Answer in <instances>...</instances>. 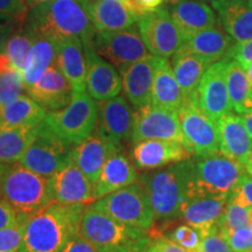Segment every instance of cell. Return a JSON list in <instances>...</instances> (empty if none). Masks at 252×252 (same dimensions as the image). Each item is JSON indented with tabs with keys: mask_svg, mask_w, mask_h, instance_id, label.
Listing matches in <instances>:
<instances>
[{
	"mask_svg": "<svg viewBox=\"0 0 252 252\" xmlns=\"http://www.w3.org/2000/svg\"><path fill=\"white\" fill-rule=\"evenodd\" d=\"M89 0H49L26 15V26L34 35L54 42L78 37L84 45L93 42L94 30L88 9Z\"/></svg>",
	"mask_w": 252,
	"mask_h": 252,
	"instance_id": "obj_1",
	"label": "cell"
},
{
	"mask_svg": "<svg viewBox=\"0 0 252 252\" xmlns=\"http://www.w3.org/2000/svg\"><path fill=\"white\" fill-rule=\"evenodd\" d=\"M87 207L52 202L37 213L27 215L19 252H62L69 239L78 232Z\"/></svg>",
	"mask_w": 252,
	"mask_h": 252,
	"instance_id": "obj_2",
	"label": "cell"
},
{
	"mask_svg": "<svg viewBox=\"0 0 252 252\" xmlns=\"http://www.w3.org/2000/svg\"><path fill=\"white\" fill-rule=\"evenodd\" d=\"M0 198L26 215L54 202L50 179L19 162L0 163Z\"/></svg>",
	"mask_w": 252,
	"mask_h": 252,
	"instance_id": "obj_3",
	"label": "cell"
},
{
	"mask_svg": "<svg viewBox=\"0 0 252 252\" xmlns=\"http://www.w3.org/2000/svg\"><path fill=\"white\" fill-rule=\"evenodd\" d=\"M188 194L229 198L247 173L243 163L222 153L188 159Z\"/></svg>",
	"mask_w": 252,
	"mask_h": 252,
	"instance_id": "obj_4",
	"label": "cell"
},
{
	"mask_svg": "<svg viewBox=\"0 0 252 252\" xmlns=\"http://www.w3.org/2000/svg\"><path fill=\"white\" fill-rule=\"evenodd\" d=\"M189 180L188 160L139 178L150 195L154 219L168 225L181 217Z\"/></svg>",
	"mask_w": 252,
	"mask_h": 252,
	"instance_id": "obj_5",
	"label": "cell"
},
{
	"mask_svg": "<svg viewBox=\"0 0 252 252\" xmlns=\"http://www.w3.org/2000/svg\"><path fill=\"white\" fill-rule=\"evenodd\" d=\"M98 105L86 91H74L70 103L56 111H47L43 124L71 145L81 144L96 130Z\"/></svg>",
	"mask_w": 252,
	"mask_h": 252,
	"instance_id": "obj_6",
	"label": "cell"
},
{
	"mask_svg": "<svg viewBox=\"0 0 252 252\" xmlns=\"http://www.w3.org/2000/svg\"><path fill=\"white\" fill-rule=\"evenodd\" d=\"M126 225L149 232L154 225L150 195L140 181L110 193L90 204Z\"/></svg>",
	"mask_w": 252,
	"mask_h": 252,
	"instance_id": "obj_7",
	"label": "cell"
},
{
	"mask_svg": "<svg viewBox=\"0 0 252 252\" xmlns=\"http://www.w3.org/2000/svg\"><path fill=\"white\" fill-rule=\"evenodd\" d=\"M78 234L100 252H106L145 237L149 232L126 225L89 204L82 214Z\"/></svg>",
	"mask_w": 252,
	"mask_h": 252,
	"instance_id": "obj_8",
	"label": "cell"
},
{
	"mask_svg": "<svg viewBox=\"0 0 252 252\" xmlns=\"http://www.w3.org/2000/svg\"><path fill=\"white\" fill-rule=\"evenodd\" d=\"M137 27L151 54L172 58L185 45V37L168 9L159 7L140 14Z\"/></svg>",
	"mask_w": 252,
	"mask_h": 252,
	"instance_id": "obj_9",
	"label": "cell"
},
{
	"mask_svg": "<svg viewBox=\"0 0 252 252\" xmlns=\"http://www.w3.org/2000/svg\"><path fill=\"white\" fill-rule=\"evenodd\" d=\"M74 147L46 127L43 122L33 143L19 163L50 179L71 159Z\"/></svg>",
	"mask_w": 252,
	"mask_h": 252,
	"instance_id": "obj_10",
	"label": "cell"
},
{
	"mask_svg": "<svg viewBox=\"0 0 252 252\" xmlns=\"http://www.w3.org/2000/svg\"><path fill=\"white\" fill-rule=\"evenodd\" d=\"M178 115L186 147L194 156L204 157L220 153L216 124L200 109L195 94L186 98Z\"/></svg>",
	"mask_w": 252,
	"mask_h": 252,
	"instance_id": "obj_11",
	"label": "cell"
},
{
	"mask_svg": "<svg viewBox=\"0 0 252 252\" xmlns=\"http://www.w3.org/2000/svg\"><path fill=\"white\" fill-rule=\"evenodd\" d=\"M93 42L96 52L119 71L151 54L135 26L116 32H96Z\"/></svg>",
	"mask_w": 252,
	"mask_h": 252,
	"instance_id": "obj_12",
	"label": "cell"
},
{
	"mask_svg": "<svg viewBox=\"0 0 252 252\" xmlns=\"http://www.w3.org/2000/svg\"><path fill=\"white\" fill-rule=\"evenodd\" d=\"M132 141L159 139L172 140L186 146L178 111L162 109L152 104L138 109L134 113Z\"/></svg>",
	"mask_w": 252,
	"mask_h": 252,
	"instance_id": "obj_13",
	"label": "cell"
},
{
	"mask_svg": "<svg viewBox=\"0 0 252 252\" xmlns=\"http://www.w3.org/2000/svg\"><path fill=\"white\" fill-rule=\"evenodd\" d=\"M229 60L226 58L210 64L195 94L200 109L215 124L223 116L231 113L232 110L226 82V65Z\"/></svg>",
	"mask_w": 252,
	"mask_h": 252,
	"instance_id": "obj_14",
	"label": "cell"
},
{
	"mask_svg": "<svg viewBox=\"0 0 252 252\" xmlns=\"http://www.w3.org/2000/svg\"><path fill=\"white\" fill-rule=\"evenodd\" d=\"M87 59V93L94 100L111 99L123 90L122 76L112 63L96 52L94 42L84 45Z\"/></svg>",
	"mask_w": 252,
	"mask_h": 252,
	"instance_id": "obj_15",
	"label": "cell"
},
{
	"mask_svg": "<svg viewBox=\"0 0 252 252\" xmlns=\"http://www.w3.org/2000/svg\"><path fill=\"white\" fill-rule=\"evenodd\" d=\"M54 202L61 204H83L94 202V184L70 159L50 178Z\"/></svg>",
	"mask_w": 252,
	"mask_h": 252,
	"instance_id": "obj_16",
	"label": "cell"
},
{
	"mask_svg": "<svg viewBox=\"0 0 252 252\" xmlns=\"http://www.w3.org/2000/svg\"><path fill=\"white\" fill-rule=\"evenodd\" d=\"M96 131L121 146L123 140L132 138L134 123L133 110L125 97L116 96L98 104Z\"/></svg>",
	"mask_w": 252,
	"mask_h": 252,
	"instance_id": "obj_17",
	"label": "cell"
},
{
	"mask_svg": "<svg viewBox=\"0 0 252 252\" xmlns=\"http://www.w3.org/2000/svg\"><path fill=\"white\" fill-rule=\"evenodd\" d=\"M194 154L185 145L172 140L147 139L134 143L132 150L134 166L140 169H157L190 159Z\"/></svg>",
	"mask_w": 252,
	"mask_h": 252,
	"instance_id": "obj_18",
	"label": "cell"
},
{
	"mask_svg": "<svg viewBox=\"0 0 252 252\" xmlns=\"http://www.w3.org/2000/svg\"><path fill=\"white\" fill-rule=\"evenodd\" d=\"M26 90L28 96L47 111H56L67 106L74 94L71 84L55 64L47 69L45 74Z\"/></svg>",
	"mask_w": 252,
	"mask_h": 252,
	"instance_id": "obj_19",
	"label": "cell"
},
{
	"mask_svg": "<svg viewBox=\"0 0 252 252\" xmlns=\"http://www.w3.org/2000/svg\"><path fill=\"white\" fill-rule=\"evenodd\" d=\"M121 146L112 143L99 132H94L72 150L71 160L94 185L104 163L110 157L119 152Z\"/></svg>",
	"mask_w": 252,
	"mask_h": 252,
	"instance_id": "obj_20",
	"label": "cell"
},
{
	"mask_svg": "<svg viewBox=\"0 0 252 252\" xmlns=\"http://www.w3.org/2000/svg\"><path fill=\"white\" fill-rule=\"evenodd\" d=\"M154 67L156 55L150 54L119 71L125 96L134 108L140 109L152 103Z\"/></svg>",
	"mask_w": 252,
	"mask_h": 252,
	"instance_id": "obj_21",
	"label": "cell"
},
{
	"mask_svg": "<svg viewBox=\"0 0 252 252\" xmlns=\"http://www.w3.org/2000/svg\"><path fill=\"white\" fill-rule=\"evenodd\" d=\"M89 15L96 32H116L134 26L140 17L133 5L121 0H89Z\"/></svg>",
	"mask_w": 252,
	"mask_h": 252,
	"instance_id": "obj_22",
	"label": "cell"
},
{
	"mask_svg": "<svg viewBox=\"0 0 252 252\" xmlns=\"http://www.w3.org/2000/svg\"><path fill=\"white\" fill-rule=\"evenodd\" d=\"M212 7L235 42L252 39V0H214Z\"/></svg>",
	"mask_w": 252,
	"mask_h": 252,
	"instance_id": "obj_23",
	"label": "cell"
},
{
	"mask_svg": "<svg viewBox=\"0 0 252 252\" xmlns=\"http://www.w3.org/2000/svg\"><path fill=\"white\" fill-rule=\"evenodd\" d=\"M229 198L206 195L188 194L181 209V217L188 224L202 230L206 235L210 229L219 225Z\"/></svg>",
	"mask_w": 252,
	"mask_h": 252,
	"instance_id": "obj_24",
	"label": "cell"
},
{
	"mask_svg": "<svg viewBox=\"0 0 252 252\" xmlns=\"http://www.w3.org/2000/svg\"><path fill=\"white\" fill-rule=\"evenodd\" d=\"M55 65L69 81L74 91H86L87 59L83 41L70 37L55 42Z\"/></svg>",
	"mask_w": 252,
	"mask_h": 252,
	"instance_id": "obj_25",
	"label": "cell"
},
{
	"mask_svg": "<svg viewBox=\"0 0 252 252\" xmlns=\"http://www.w3.org/2000/svg\"><path fill=\"white\" fill-rule=\"evenodd\" d=\"M220 152L229 159L245 163L252 146V139L242 117L228 113L216 122Z\"/></svg>",
	"mask_w": 252,
	"mask_h": 252,
	"instance_id": "obj_26",
	"label": "cell"
},
{
	"mask_svg": "<svg viewBox=\"0 0 252 252\" xmlns=\"http://www.w3.org/2000/svg\"><path fill=\"white\" fill-rule=\"evenodd\" d=\"M139 180L134 163L124 153L117 152L104 163L100 174L94 185V201L110 193L127 187Z\"/></svg>",
	"mask_w": 252,
	"mask_h": 252,
	"instance_id": "obj_27",
	"label": "cell"
},
{
	"mask_svg": "<svg viewBox=\"0 0 252 252\" xmlns=\"http://www.w3.org/2000/svg\"><path fill=\"white\" fill-rule=\"evenodd\" d=\"M185 100L186 97L168 59L156 56L151 104L158 108L179 111Z\"/></svg>",
	"mask_w": 252,
	"mask_h": 252,
	"instance_id": "obj_28",
	"label": "cell"
},
{
	"mask_svg": "<svg viewBox=\"0 0 252 252\" xmlns=\"http://www.w3.org/2000/svg\"><path fill=\"white\" fill-rule=\"evenodd\" d=\"M171 14L180 28L185 42L197 32L216 26L217 18L214 9L201 0H182L173 5Z\"/></svg>",
	"mask_w": 252,
	"mask_h": 252,
	"instance_id": "obj_29",
	"label": "cell"
},
{
	"mask_svg": "<svg viewBox=\"0 0 252 252\" xmlns=\"http://www.w3.org/2000/svg\"><path fill=\"white\" fill-rule=\"evenodd\" d=\"M234 43L235 40L217 24L216 26L197 32L188 37L185 46L195 55L213 64L223 59H229Z\"/></svg>",
	"mask_w": 252,
	"mask_h": 252,
	"instance_id": "obj_30",
	"label": "cell"
},
{
	"mask_svg": "<svg viewBox=\"0 0 252 252\" xmlns=\"http://www.w3.org/2000/svg\"><path fill=\"white\" fill-rule=\"evenodd\" d=\"M172 68L186 98L194 96L209 63L191 53L185 45L172 56Z\"/></svg>",
	"mask_w": 252,
	"mask_h": 252,
	"instance_id": "obj_31",
	"label": "cell"
},
{
	"mask_svg": "<svg viewBox=\"0 0 252 252\" xmlns=\"http://www.w3.org/2000/svg\"><path fill=\"white\" fill-rule=\"evenodd\" d=\"M47 110L31 96H20L13 102L0 108V130L36 126L43 122Z\"/></svg>",
	"mask_w": 252,
	"mask_h": 252,
	"instance_id": "obj_32",
	"label": "cell"
},
{
	"mask_svg": "<svg viewBox=\"0 0 252 252\" xmlns=\"http://www.w3.org/2000/svg\"><path fill=\"white\" fill-rule=\"evenodd\" d=\"M39 128L40 124L0 130V163L20 161L25 152L35 139Z\"/></svg>",
	"mask_w": 252,
	"mask_h": 252,
	"instance_id": "obj_33",
	"label": "cell"
},
{
	"mask_svg": "<svg viewBox=\"0 0 252 252\" xmlns=\"http://www.w3.org/2000/svg\"><path fill=\"white\" fill-rule=\"evenodd\" d=\"M56 62V45L54 41L36 36L27 56L23 75L27 87L32 86Z\"/></svg>",
	"mask_w": 252,
	"mask_h": 252,
	"instance_id": "obj_34",
	"label": "cell"
},
{
	"mask_svg": "<svg viewBox=\"0 0 252 252\" xmlns=\"http://www.w3.org/2000/svg\"><path fill=\"white\" fill-rule=\"evenodd\" d=\"M226 82L232 109L239 115L252 112V88L249 83L247 70L236 60H229Z\"/></svg>",
	"mask_w": 252,
	"mask_h": 252,
	"instance_id": "obj_35",
	"label": "cell"
},
{
	"mask_svg": "<svg viewBox=\"0 0 252 252\" xmlns=\"http://www.w3.org/2000/svg\"><path fill=\"white\" fill-rule=\"evenodd\" d=\"M34 40H35V35L26 26L21 31H13V33L8 37L2 53L15 70L23 72L25 62L30 54Z\"/></svg>",
	"mask_w": 252,
	"mask_h": 252,
	"instance_id": "obj_36",
	"label": "cell"
},
{
	"mask_svg": "<svg viewBox=\"0 0 252 252\" xmlns=\"http://www.w3.org/2000/svg\"><path fill=\"white\" fill-rule=\"evenodd\" d=\"M26 90L23 72L8 68L0 71V108L13 102Z\"/></svg>",
	"mask_w": 252,
	"mask_h": 252,
	"instance_id": "obj_37",
	"label": "cell"
},
{
	"mask_svg": "<svg viewBox=\"0 0 252 252\" xmlns=\"http://www.w3.org/2000/svg\"><path fill=\"white\" fill-rule=\"evenodd\" d=\"M161 236L171 239L175 244L180 245L181 248L190 252L201 251L204 237L202 230L191 224H188V223L175 226L171 231L166 232Z\"/></svg>",
	"mask_w": 252,
	"mask_h": 252,
	"instance_id": "obj_38",
	"label": "cell"
},
{
	"mask_svg": "<svg viewBox=\"0 0 252 252\" xmlns=\"http://www.w3.org/2000/svg\"><path fill=\"white\" fill-rule=\"evenodd\" d=\"M249 212H250V207L229 198L222 219L219 223L220 231L224 232L228 230L249 226V223H250Z\"/></svg>",
	"mask_w": 252,
	"mask_h": 252,
	"instance_id": "obj_39",
	"label": "cell"
},
{
	"mask_svg": "<svg viewBox=\"0 0 252 252\" xmlns=\"http://www.w3.org/2000/svg\"><path fill=\"white\" fill-rule=\"evenodd\" d=\"M26 214L18 213L17 222L0 229V252H19L24 238Z\"/></svg>",
	"mask_w": 252,
	"mask_h": 252,
	"instance_id": "obj_40",
	"label": "cell"
},
{
	"mask_svg": "<svg viewBox=\"0 0 252 252\" xmlns=\"http://www.w3.org/2000/svg\"><path fill=\"white\" fill-rule=\"evenodd\" d=\"M24 0H0V24H17L26 19Z\"/></svg>",
	"mask_w": 252,
	"mask_h": 252,
	"instance_id": "obj_41",
	"label": "cell"
},
{
	"mask_svg": "<svg viewBox=\"0 0 252 252\" xmlns=\"http://www.w3.org/2000/svg\"><path fill=\"white\" fill-rule=\"evenodd\" d=\"M222 234L235 252H248L252 250V231L249 226L228 230Z\"/></svg>",
	"mask_w": 252,
	"mask_h": 252,
	"instance_id": "obj_42",
	"label": "cell"
},
{
	"mask_svg": "<svg viewBox=\"0 0 252 252\" xmlns=\"http://www.w3.org/2000/svg\"><path fill=\"white\" fill-rule=\"evenodd\" d=\"M201 250L203 252H235L220 231L219 225L214 226L204 235Z\"/></svg>",
	"mask_w": 252,
	"mask_h": 252,
	"instance_id": "obj_43",
	"label": "cell"
},
{
	"mask_svg": "<svg viewBox=\"0 0 252 252\" xmlns=\"http://www.w3.org/2000/svg\"><path fill=\"white\" fill-rule=\"evenodd\" d=\"M229 59H234L244 69L252 63V39L235 42L230 50Z\"/></svg>",
	"mask_w": 252,
	"mask_h": 252,
	"instance_id": "obj_44",
	"label": "cell"
},
{
	"mask_svg": "<svg viewBox=\"0 0 252 252\" xmlns=\"http://www.w3.org/2000/svg\"><path fill=\"white\" fill-rule=\"evenodd\" d=\"M62 252H100L98 249L94 247L90 242H88L86 238H83L78 234L74 235L69 239L65 244V247L63 248Z\"/></svg>",
	"mask_w": 252,
	"mask_h": 252,
	"instance_id": "obj_45",
	"label": "cell"
},
{
	"mask_svg": "<svg viewBox=\"0 0 252 252\" xmlns=\"http://www.w3.org/2000/svg\"><path fill=\"white\" fill-rule=\"evenodd\" d=\"M150 249L154 252H190L181 248L180 245L175 244L171 239L163 237V236H157V237L152 238Z\"/></svg>",
	"mask_w": 252,
	"mask_h": 252,
	"instance_id": "obj_46",
	"label": "cell"
},
{
	"mask_svg": "<svg viewBox=\"0 0 252 252\" xmlns=\"http://www.w3.org/2000/svg\"><path fill=\"white\" fill-rule=\"evenodd\" d=\"M151 242H152V238L150 237V235H147L145 237L135 239V241H132L130 243L122 245V247L106 252H147L149 251Z\"/></svg>",
	"mask_w": 252,
	"mask_h": 252,
	"instance_id": "obj_47",
	"label": "cell"
},
{
	"mask_svg": "<svg viewBox=\"0 0 252 252\" xmlns=\"http://www.w3.org/2000/svg\"><path fill=\"white\" fill-rule=\"evenodd\" d=\"M18 212L5 200L0 198V229L12 225L17 222Z\"/></svg>",
	"mask_w": 252,
	"mask_h": 252,
	"instance_id": "obj_48",
	"label": "cell"
},
{
	"mask_svg": "<svg viewBox=\"0 0 252 252\" xmlns=\"http://www.w3.org/2000/svg\"><path fill=\"white\" fill-rule=\"evenodd\" d=\"M235 189L241 194L245 203L252 207V176L249 175L248 172L242 176L241 181Z\"/></svg>",
	"mask_w": 252,
	"mask_h": 252,
	"instance_id": "obj_49",
	"label": "cell"
},
{
	"mask_svg": "<svg viewBox=\"0 0 252 252\" xmlns=\"http://www.w3.org/2000/svg\"><path fill=\"white\" fill-rule=\"evenodd\" d=\"M162 2L163 0H132V4L140 14L161 7Z\"/></svg>",
	"mask_w": 252,
	"mask_h": 252,
	"instance_id": "obj_50",
	"label": "cell"
},
{
	"mask_svg": "<svg viewBox=\"0 0 252 252\" xmlns=\"http://www.w3.org/2000/svg\"><path fill=\"white\" fill-rule=\"evenodd\" d=\"M15 24H0V53L2 52L8 37L13 33Z\"/></svg>",
	"mask_w": 252,
	"mask_h": 252,
	"instance_id": "obj_51",
	"label": "cell"
},
{
	"mask_svg": "<svg viewBox=\"0 0 252 252\" xmlns=\"http://www.w3.org/2000/svg\"><path fill=\"white\" fill-rule=\"evenodd\" d=\"M242 119H243L245 127H247L249 134H250V137H251V139H252V112H249V113H245V115H242Z\"/></svg>",
	"mask_w": 252,
	"mask_h": 252,
	"instance_id": "obj_52",
	"label": "cell"
},
{
	"mask_svg": "<svg viewBox=\"0 0 252 252\" xmlns=\"http://www.w3.org/2000/svg\"><path fill=\"white\" fill-rule=\"evenodd\" d=\"M245 70H247L249 83H250V86H251V88H252V63H250V64H249L248 67L245 68Z\"/></svg>",
	"mask_w": 252,
	"mask_h": 252,
	"instance_id": "obj_53",
	"label": "cell"
},
{
	"mask_svg": "<svg viewBox=\"0 0 252 252\" xmlns=\"http://www.w3.org/2000/svg\"><path fill=\"white\" fill-rule=\"evenodd\" d=\"M245 165H252V146H251V149H250V152H249V154H248L247 160H245L244 166Z\"/></svg>",
	"mask_w": 252,
	"mask_h": 252,
	"instance_id": "obj_54",
	"label": "cell"
},
{
	"mask_svg": "<svg viewBox=\"0 0 252 252\" xmlns=\"http://www.w3.org/2000/svg\"><path fill=\"white\" fill-rule=\"evenodd\" d=\"M163 1H165V2H166V4H168V5H171V6H173V5L178 4V2H180V1H182V0H163Z\"/></svg>",
	"mask_w": 252,
	"mask_h": 252,
	"instance_id": "obj_55",
	"label": "cell"
},
{
	"mask_svg": "<svg viewBox=\"0 0 252 252\" xmlns=\"http://www.w3.org/2000/svg\"><path fill=\"white\" fill-rule=\"evenodd\" d=\"M245 169H247L248 174L252 176V165H245Z\"/></svg>",
	"mask_w": 252,
	"mask_h": 252,
	"instance_id": "obj_56",
	"label": "cell"
},
{
	"mask_svg": "<svg viewBox=\"0 0 252 252\" xmlns=\"http://www.w3.org/2000/svg\"><path fill=\"white\" fill-rule=\"evenodd\" d=\"M121 1H123V2H126V4H131V5H133V4H132V0H121Z\"/></svg>",
	"mask_w": 252,
	"mask_h": 252,
	"instance_id": "obj_57",
	"label": "cell"
},
{
	"mask_svg": "<svg viewBox=\"0 0 252 252\" xmlns=\"http://www.w3.org/2000/svg\"><path fill=\"white\" fill-rule=\"evenodd\" d=\"M35 1H42V2H45V1H49V0H35Z\"/></svg>",
	"mask_w": 252,
	"mask_h": 252,
	"instance_id": "obj_58",
	"label": "cell"
},
{
	"mask_svg": "<svg viewBox=\"0 0 252 252\" xmlns=\"http://www.w3.org/2000/svg\"><path fill=\"white\" fill-rule=\"evenodd\" d=\"M201 1H210V2H212V1H214V0H201Z\"/></svg>",
	"mask_w": 252,
	"mask_h": 252,
	"instance_id": "obj_59",
	"label": "cell"
},
{
	"mask_svg": "<svg viewBox=\"0 0 252 252\" xmlns=\"http://www.w3.org/2000/svg\"><path fill=\"white\" fill-rule=\"evenodd\" d=\"M147 252H154V251H153V250H151V249L149 248V251H147Z\"/></svg>",
	"mask_w": 252,
	"mask_h": 252,
	"instance_id": "obj_60",
	"label": "cell"
},
{
	"mask_svg": "<svg viewBox=\"0 0 252 252\" xmlns=\"http://www.w3.org/2000/svg\"><path fill=\"white\" fill-rule=\"evenodd\" d=\"M249 228H250V229H251V231H252V225H249Z\"/></svg>",
	"mask_w": 252,
	"mask_h": 252,
	"instance_id": "obj_61",
	"label": "cell"
},
{
	"mask_svg": "<svg viewBox=\"0 0 252 252\" xmlns=\"http://www.w3.org/2000/svg\"><path fill=\"white\" fill-rule=\"evenodd\" d=\"M248 252H252V250H250V251H248Z\"/></svg>",
	"mask_w": 252,
	"mask_h": 252,
	"instance_id": "obj_62",
	"label": "cell"
}]
</instances>
